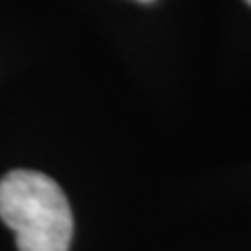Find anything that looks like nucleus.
<instances>
[{"label": "nucleus", "mask_w": 251, "mask_h": 251, "mask_svg": "<svg viewBox=\"0 0 251 251\" xmlns=\"http://www.w3.org/2000/svg\"><path fill=\"white\" fill-rule=\"evenodd\" d=\"M245 2H247V4H249V6H251V0H245Z\"/></svg>", "instance_id": "nucleus-3"}, {"label": "nucleus", "mask_w": 251, "mask_h": 251, "mask_svg": "<svg viewBox=\"0 0 251 251\" xmlns=\"http://www.w3.org/2000/svg\"><path fill=\"white\" fill-rule=\"evenodd\" d=\"M136 2H143V4H151V2H155V0H136Z\"/></svg>", "instance_id": "nucleus-2"}, {"label": "nucleus", "mask_w": 251, "mask_h": 251, "mask_svg": "<svg viewBox=\"0 0 251 251\" xmlns=\"http://www.w3.org/2000/svg\"><path fill=\"white\" fill-rule=\"evenodd\" d=\"M0 220L19 251H69L74 214L63 188L42 172L13 170L0 180Z\"/></svg>", "instance_id": "nucleus-1"}]
</instances>
